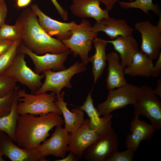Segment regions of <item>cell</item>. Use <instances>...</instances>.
<instances>
[{
    "label": "cell",
    "instance_id": "13",
    "mask_svg": "<svg viewBox=\"0 0 161 161\" xmlns=\"http://www.w3.org/2000/svg\"><path fill=\"white\" fill-rule=\"evenodd\" d=\"M9 136L0 132V150L12 161H47L45 156L42 155L37 148L26 149L17 146Z\"/></svg>",
    "mask_w": 161,
    "mask_h": 161
},
{
    "label": "cell",
    "instance_id": "6",
    "mask_svg": "<svg viewBox=\"0 0 161 161\" xmlns=\"http://www.w3.org/2000/svg\"><path fill=\"white\" fill-rule=\"evenodd\" d=\"M133 105L134 115L145 116L156 130L161 129V102L151 87L145 85L140 87L136 100Z\"/></svg>",
    "mask_w": 161,
    "mask_h": 161
},
{
    "label": "cell",
    "instance_id": "31",
    "mask_svg": "<svg viewBox=\"0 0 161 161\" xmlns=\"http://www.w3.org/2000/svg\"><path fill=\"white\" fill-rule=\"evenodd\" d=\"M134 151L130 148L123 152L117 151L107 158L106 161H132L135 155Z\"/></svg>",
    "mask_w": 161,
    "mask_h": 161
},
{
    "label": "cell",
    "instance_id": "30",
    "mask_svg": "<svg viewBox=\"0 0 161 161\" xmlns=\"http://www.w3.org/2000/svg\"><path fill=\"white\" fill-rule=\"evenodd\" d=\"M15 89L5 96L0 97V117L8 114L11 111L15 96Z\"/></svg>",
    "mask_w": 161,
    "mask_h": 161
},
{
    "label": "cell",
    "instance_id": "23",
    "mask_svg": "<svg viewBox=\"0 0 161 161\" xmlns=\"http://www.w3.org/2000/svg\"><path fill=\"white\" fill-rule=\"evenodd\" d=\"M95 49L94 54L89 58L92 64V73L95 83L102 75L106 66L107 57L106 53L108 43L105 40L95 37L93 41Z\"/></svg>",
    "mask_w": 161,
    "mask_h": 161
},
{
    "label": "cell",
    "instance_id": "9",
    "mask_svg": "<svg viewBox=\"0 0 161 161\" xmlns=\"http://www.w3.org/2000/svg\"><path fill=\"white\" fill-rule=\"evenodd\" d=\"M156 26L148 21L136 23L135 29L141 35V51L152 60L157 59L161 52V15Z\"/></svg>",
    "mask_w": 161,
    "mask_h": 161
},
{
    "label": "cell",
    "instance_id": "29",
    "mask_svg": "<svg viewBox=\"0 0 161 161\" xmlns=\"http://www.w3.org/2000/svg\"><path fill=\"white\" fill-rule=\"evenodd\" d=\"M15 80L4 75H0V97L15 90L17 85Z\"/></svg>",
    "mask_w": 161,
    "mask_h": 161
},
{
    "label": "cell",
    "instance_id": "40",
    "mask_svg": "<svg viewBox=\"0 0 161 161\" xmlns=\"http://www.w3.org/2000/svg\"><path fill=\"white\" fill-rule=\"evenodd\" d=\"M3 155L0 150V161H4V160L2 158Z\"/></svg>",
    "mask_w": 161,
    "mask_h": 161
},
{
    "label": "cell",
    "instance_id": "2",
    "mask_svg": "<svg viewBox=\"0 0 161 161\" xmlns=\"http://www.w3.org/2000/svg\"><path fill=\"white\" fill-rule=\"evenodd\" d=\"M18 18L24 27L21 42L34 53L39 55L47 53L57 54L69 49L61 41L49 36L45 31L31 8L23 11Z\"/></svg>",
    "mask_w": 161,
    "mask_h": 161
},
{
    "label": "cell",
    "instance_id": "3",
    "mask_svg": "<svg viewBox=\"0 0 161 161\" xmlns=\"http://www.w3.org/2000/svg\"><path fill=\"white\" fill-rule=\"evenodd\" d=\"M18 103L17 109L20 114H29L42 115L50 112L62 114L55 101L57 98L55 93L44 92L39 94H29L24 89L17 92Z\"/></svg>",
    "mask_w": 161,
    "mask_h": 161
},
{
    "label": "cell",
    "instance_id": "8",
    "mask_svg": "<svg viewBox=\"0 0 161 161\" xmlns=\"http://www.w3.org/2000/svg\"><path fill=\"white\" fill-rule=\"evenodd\" d=\"M140 87L127 83L115 90H109L106 100L98 104L96 108L100 116L109 115L113 111L135 102Z\"/></svg>",
    "mask_w": 161,
    "mask_h": 161
},
{
    "label": "cell",
    "instance_id": "36",
    "mask_svg": "<svg viewBox=\"0 0 161 161\" xmlns=\"http://www.w3.org/2000/svg\"><path fill=\"white\" fill-rule=\"evenodd\" d=\"M100 2L103 4L108 12L111 10L118 0H98Z\"/></svg>",
    "mask_w": 161,
    "mask_h": 161
},
{
    "label": "cell",
    "instance_id": "10",
    "mask_svg": "<svg viewBox=\"0 0 161 161\" xmlns=\"http://www.w3.org/2000/svg\"><path fill=\"white\" fill-rule=\"evenodd\" d=\"M18 52H22L27 55L35 66L34 71L39 74L48 70L59 71L65 69L64 62L68 56L72 53L69 49L64 52L53 54L47 53L42 55H37L27 48L21 42L18 49Z\"/></svg>",
    "mask_w": 161,
    "mask_h": 161
},
{
    "label": "cell",
    "instance_id": "20",
    "mask_svg": "<svg viewBox=\"0 0 161 161\" xmlns=\"http://www.w3.org/2000/svg\"><path fill=\"white\" fill-rule=\"evenodd\" d=\"M106 56L108 64L106 81L107 89L112 90L127 84L124 72L125 68L121 64L118 54L112 51L106 54Z\"/></svg>",
    "mask_w": 161,
    "mask_h": 161
},
{
    "label": "cell",
    "instance_id": "4",
    "mask_svg": "<svg viewBox=\"0 0 161 161\" xmlns=\"http://www.w3.org/2000/svg\"><path fill=\"white\" fill-rule=\"evenodd\" d=\"M90 22L83 18L72 31L71 37L61 41L72 52L75 57L78 55L82 62L86 65L89 62L88 53L97 33L93 32Z\"/></svg>",
    "mask_w": 161,
    "mask_h": 161
},
{
    "label": "cell",
    "instance_id": "11",
    "mask_svg": "<svg viewBox=\"0 0 161 161\" xmlns=\"http://www.w3.org/2000/svg\"><path fill=\"white\" fill-rule=\"evenodd\" d=\"M119 143L113 129L109 134L99 136L95 143L85 150L82 158L87 161H106L111 154L117 151Z\"/></svg>",
    "mask_w": 161,
    "mask_h": 161
},
{
    "label": "cell",
    "instance_id": "35",
    "mask_svg": "<svg viewBox=\"0 0 161 161\" xmlns=\"http://www.w3.org/2000/svg\"><path fill=\"white\" fill-rule=\"evenodd\" d=\"M14 41L12 40H0V56L9 48Z\"/></svg>",
    "mask_w": 161,
    "mask_h": 161
},
{
    "label": "cell",
    "instance_id": "16",
    "mask_svg": "<svg viewBox=\"0 0 161 161\" xmlns=\"http://www.w3.org/2000/svg\"><path fill=\"white\" fill-rule=\"evenodd\" d=\"M94 86L88 93L86 100L80 106L78 107L85 112L89 117L90 129L96 132L99 136L106 134L110 132L113 129L112 127L111 114L101 117L96 108L94 106L92 93Z\"/></svg>",
    "mask_w": 161,
    "mask_h": 161
},
{
    "label": "cell",
    "instance_id": "14",
    "mask_svg": "<svg viewBox=\"0 0 161 161\" xmlns=\"http://www.w3.org/2000/svg\"><path fill=\"white\" fill-rule=\"evenodd\" d=\"M65 128L57 126L51 137L46 139L37 149L44 156L52 155L57 157H64L68 151L69 134Z\"/></svg>",
    "mask_w": 161,
    "mask_h": 161
},
{
    "label": "cell",
    "instance_id": "32",
    "mask_svg": "<svg viewBox=\"0 0 161 161\" xmlns=\"http://www.w3.org/2000/svg\"><path fill=\"white\" fill-rule=\"evenodd\" d=\"M161 71V52L160 53L154 66L151 69L150 76L153 78L160 77Z\"/></svg>",
    "mask_w": 161,
    "mask_h": 161
},
{
    "label": "cell",
    "instance_id": "28",
    "mask_svg": "<svg viewBox=\"0 0 161 161\" xmlns=\"http://www.w3.org/2000/svg\"><path fill=\"white\" fill-rule=\"evenodd\" d=\"M21 39L14 41L9 48L0 56V75H3L14 59Z\"/></svg>",
    "mask_w": 161,
    "mask_h": 161
},
{
    "label": "cell",
    "instance_id": "39",
    "mask_svg": "<svg viewBox=\"0 0 161 161\" xmlns=\"http://www.w3.org/2000/svg\"><path fill=\"white\" fill-rule=\"evenodd\" d=\"M74 154L71 151L69 154L66 157L62 158L61 159L56 160V161H76V159L74 156Z\"/></svg>",
    "mask_w": 161,
    "mask_h": 161
},
{
    "label": "cell",
    "instance_id": "25",
    "mask_svg": "<svg viewBox=\"0 0 161 161\" xmlns=\"http://www.w3.org/2000/svg\"><path fill=\"white\" fill-rule=\"evenodd\" d=\"M19 87L17 86L11 111L7 115L0 117V132H5L14 142V137L18 118L19 115L17 111L18 103L17 92Z\"/></svg>",
    "mask_w": 161,
    "mask_h": 161
},
{
    "label": "cell",
    "instance_id": "33",
    "mask_svg": "<svg viewBox=\"0 0 161 161\" xmlns=\"http://www.w3.org/2000/svg\"><path fill=\"white\" fill-rule=\"evenodd\" d=\"M52 2L58 14L64 20H67L68 18V13L67 11L58 3L56 0H50Z\"/></svg>",
    "mask_w": 161,
    "mask_h": 161
},
{
    "label": "cell",
    "instance_id": "15",
    "mask_svg": "<svg viewBox=\"0 0 161 161\" xmlns=\"http://www.w3.org/2000/svg\"><path fill=\"white\" fill-rule=\"evenodd\" d=\"M68 151L72 152L78 158H82L85 150L95 143L99 136L89 127V119L85 120L82 126L75 131L69 134Z\"/></svg>",
    "mask_w": 161,
    "mask_h": 161
},
{
    "label": "cell",
    "instance_id": "1",
    "mask_svg": "<svg viewBox=\"0 0 161 161\" xmlns=\"http://www.w3.org/2000/svg\"><path fill=\"white\" fill-rule=\"evenodd\" d=\"M64 122L59 114L50 112L36 117L26 114L19 115L16 129L14 142L26 149L36 148L50 135L49 132Z\"/></svg>",
    "mask_w": 161,
    "mask_h": 161
},
{
    "label": "cell",
    "instance_id": "42",
    "mask_svg": "<svg viewBox=\"0 0 161 161\" xmlns=\"http://www.w3.org/2000/svg\"><path fill=\"white\" fill-rule=\"evenodd\" d=\"M129 1V2H131L134 1V0H128Z\"/></svg>",
    "mask_w": 161,
    "mask_h": 161
},
{
    "label": "cell",
    "instance_id": "38",
    "mask_svg": "<svg viewBox=\"0 0 161 161\" xmlns=\"http://www.w3.org/2000/svg\"><path fill=\"white\" fill-rule=\"evenodd\" d=\"M32 0H16V4L18 8L25 7L28 6Z\"/></svg>",
    "mask_w": 161,
    "mask_h": 161
},
{
    "label": "cell",
    "instance_id": "17",
    "mask_svg": "<svg viewBox=\"0 0 161 161\" xmlns=\"http://www.w3.org/2000/svg\"><path fill=\"white\" fill-rule=\"evenodd\" d=\"M131 133L126 136L125 144L127 148L136 151L142 141H148L151 138L156 130L151 124L140 120L139 116L134 115L130 124Z\"/></svg>",
    "mask_w": 161,
    "mask_h": 161
},
{
    "label": "cell",
    "instance_id": "41",
    "mask_svg": "<svg viewBox=\"0 0 161 161\" xmlns=\"http://www.w3.org/2000/svg\"><path fill=\"white\" fill-rule=\"evenodd\" d=\"M6 0H0V2L5 1Z\"/></svg>",
    "mask_w": 161,
    "mask_h": 161
},
{
    "label": "cell",
    "instance_id": "34",
    "mask_svg": "<svg viewBox=\"0 0 161 161\" xmlns=\"http://www.w3.org/2000/svg\"><path fill=\"white\" fill-rule=\"evenodd\" d=\"M7 13V7L5 1L0 2V27L5 23Z\"/></svg>",
    "mask_w": 161,
    "mask_h": 161
},
{
    "label": "cell",
    "instance_id": "26",
    "mask_svg": "<svg viewBox=\"0 0 161 161\" xmlns=\"http://www.w3.org/2000/svg\"><path fill=\"white\" fill-rule=\"evenodd\" d=\"M23 34V26L18 18L13 25L4 23L0 27V40L15 41L21 39Z\"/></svg>",
    "mask_w": 161,
    "mask_h": 161
},
{
    "label": "cell",
    "instance_id": "24",
    "mask_svg": "<svg viewBox=\"0 0 161 161\" xmlns=\"http://www.w3.org/2000/svg\"><path fill=\"white\" fill-rule=\"evenodd\" d=\"M145 53L138 51L134 55L130 64L124 68L125 74L133 76L150 77L153 61Z\"/></svg>",
    "mask_w": 161,
    "mask_h": 161
},
{
    "label": "cell",
    "instance_id": "18",
    "mask_svg": "<svg viewBox=\"0 0 161 161\" xmlns=\"http://www.w3.org/2000/svg\"><path fill=\"white\" fill-rule=\"evenodd\" d=\"M92 30L95 33L103 32L112 40L119 36L124 37L132 36L134 31L125 20L117 19L110 17L96 21L92 27Z\"/></svg>",
    "mask_w": 161,
    "mask_h": 161
},
{
    "label": "cell",
    "instance_id": "19",
    "mask_svg": "<svg viewBox=\"0 0 161 161\" xmlns=\"http://www.w3.org/2000/svg\"><path fill=\"white\" fill-rule=\"evenodd\" d=\"M98 0H73L70 9L74 16L83 19L93 18L96 21L109 17L108 12L102 9Z\"/></svg>",
    "mask_w": 161,
    "mask_h": 161
},
{
    "label": "cell",
    "instance_id": "5",
    "mask_svg": "<svg viewBox=\"0 0 161 161\" xmlns=\"http://www.w3.org/2000/svg\"><path fill=\"white\" fill-rule=\"evenodd\" d=\"M86 69V65L81 62L76 61L67 69L57 72L53 71L51 69L45 70L43 72L45 76V80L35 94L50 91L55 93L57 99L60 97L61 92L63 88L70 89L72 87L70 80L73 75Z\"/></svg>",
    "mask_w": 161,
    "mask_h": 161
},
{
    "label": "cell",
    "instance_id": "22",
    "mask_svg": "<svg viewBox=\"0 0 161 161\" xmlns=\"http://www.w3.org/2000/svg\"><path fill=\"white\" fill-rule=\"evenodd\" d=\"M64 91L60 94V97L55 103L62 112L64 117L66 129L70 133L73 132L83 124L85 119L84 111L77 108L72 109L70 111L67 107V103L64 100V96L66 95Z\"/></svg>",
    "mask_w": 161,
    "mask_h": 161
},
{
    "label": "cell",
    "instance_id": "27",
    "mask_svg": "<svg viewBox=\"0 0 161 161\" xmlns=\"http://www.w3.org/2000/svg\"><path fill=\"white\" fill-rule=\"evenodd\" d=\"M117 2L121 7L125 9L136 8L141 10L147 14H149L150 10L154 11L157 15L161 14L159 7L154 4L152 0H136L129 2L118 0Z\"/></svg>",
    "mask_w": 161,
    "mask_h": 161
},
{
    "label": "cell",
    "instance_id": "7",
    "mask_svg": "<svg viewBox=\"0 0 161 161\" xmlns=\"http://www.w3.org/2000/svg\"><path fill=\"white\" fill-rule=\"evenodd\" d=\"M25 54L18 52L13 61L4 72V75L28 87L31 94H35L41 86L42 79L44 74L36 73L27 65L25 58Z\"/></svg>",
    "mask_w": 161,
    "mask_h": 161
},
{
    "label": "cell",
    "instance_id": "12",
    "mask_svg": "<svg viewBox=\"0 0 161 161\" xmlns=\"http://www.w3.org/2000/svg\"><path fill=\"white\" fill-rule=\"evenodd\" d=\"M30 8L37 16L39 24L45 31L49 36H55L61 41L69 39L78 26L73 21L64 23L51 18L43 13L36 4L32 5Z\"/></svg>",
    "mask_w": 161,
    "mask_h": 161
},
{
    "label": "cell",
    "instance_id": "37",
    "mask_svg": "<svg viewBox=\"0 0 161 161\" xmlns=\"http://www.w3.org/2000/svg\"><path fill=\"white\" fill-rule=\"evenodd\" d=\"M155 95L161 98V78L157 80V86L155 89H153Z\"/></svg>",
    "mask_w": 161,
    "mask_h": 161
},
{
    "label": "cell",
    "instance_id": "21",
    "mask_svg": "<svg viewBox=\"0 0 161 161\" xmlns=\"http://www.w3.org/2000/svg\"><path fill=\"white\" fill-rule=\"evenodd\" d=\"M105 41L108 43L112 44L120 54L121 64L124 68L130 64L134 55L139 51L137 41L132 35L128 37L119 36L114 40Z\"/></svg>",
    "mask_w": 161,
    "mask_h": 161
}]
</instances>
